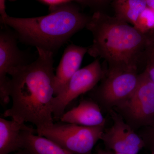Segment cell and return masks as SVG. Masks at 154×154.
I'll use <instances>...</instances> for the list:
<instances>
[{
	"label": "cell",
	"instance_id": "ba28073f",
	"mask_svg": "<svg viewBox=\"0 0 154 154\" xmlns=\"http://www.w3.org/2000/svg\"><path fill=\"white\" fill-rule=\"evenodd\" d=\"M121 107L136 122L152 126L154 124V85L144 71L132 96Z\"/></svg>",
	"mask_w": 154,
	"mask_h": 154
},
{
	"label": "cell",
	"instance_id": "ffe728a7",
	"mask_svg": "<svg viewBox=\"0 0 154 154\" xmlns=\"http://www.w3.org/2000/svg\"><path fill=\"white\" fill-rule=\"evenodd\" d=\"M107 0H81V2H84L92 5L98 6L102 5Z\"/></svg>",
	"mask_w": 154,
	"mask_h": 154
},
{
	"label": "cell",
	"instance_id": "7402d4cb",
	"mask_svg": "<svg viewBox=\"0 0 154 154\" xmlns=\"http://www.w3.org/2000/svg\"><path fill=\"white\" fill-rule=\"evenodd\" d=\"M148 8L154 10V0H145Z\"/></svg>",
	"mask_w": 154,
	"mask_h": 154
},
{
	"label": "cell",
	"instance_id": "277c9868",
	"mask_svg": "<svg viewBox=\"0 0 154 154\" xmlns=\"http://www.w3.org/2000/svg\"><path fill=\"white\" fill-rule=\"evenodd\" d=\"M104 126H83L60 122L36 129V133L73 153L91 154L96 143L102 138Z\"/></svg>",
	"mask_w": 154,
	"mask_h": 154
},
{
	"label": "cell",
	"instance_id": "7a4b0ae2",
	"mask_svg": "<svg viewBox=\"0 0 154 154\" xmlns=\"http://www.w3.org/2000/svg\"><path fill=\"white\" fill-rule=\"evenodd\" d=\"M86 28L93 36L88 52L104 59L110 68L137 69L145 49L151 44L146 34L134 26L100 11L91 17Z\"/></svg>",
	"mask_w": 154,
	"mask_h": 154
},
{
	"label": "cell",
	"instance_id": "603a6c76",
	"mask_svg": "<svg viewBox=\"0 0 154 154\" xmlns=\"http://www.w3.org/2000/svg\"><path fill=\"white\" fill-rule=\"evenodd\" d=\"M10 154H31L30 153V152L28 151V150L25 149H22L18 151L15 152L13 153Z\"/></svg>",
	"mask_w": 154,
	"mask_h": 154
},
{
	"label": "cell",
	"instance_id": "44dd1931",
	"mask_svg": "<svg viewBox=\"0 0 154 154\" xmlns=\"http://www.w3.org/2000/svg\"><path fill=\"white\" fill-rule=\"evenodd\" d=\"M150 46L149 51V57L154 58V41L151 43Z\"/></svg>",
	"mask_w": 154,
	"mask_h": 154
},
{
	"label": "cell",
	"instance_id": "4fadbf2b",
	"mask_svg": "<svg viewBox=\"0 0 154 154\" xmlns=\"http://www.w3.org/2000/svg\"><path fill=\"white\" fill-rule=\"evenodd\" d=\"M36 129L24 131L22 135L23 148L31 154H75L62 147L44 137L35 135Z\"/></svg>",
	"mask_w": 154,
	"mask_h": 154
},
{
	"label": "cell",
	"instance_id": "d6986e66",
	"mask_svg": "<svg viewBox=\"0 0 154 154\" xmlns=\"http://www.w3.org/2000/svg\"><path fill=\"white\" fill-rule=\"evenodd\" d=\"M151 131L148 138V143L153 151L154 150V124L152 126Z\"/></svg>",
	"mask_w": 154,
	"mask_h": 154
},
{
	"label": "cell",
	"instance_id": "3957f363",
	"mask_svg": "<svg viewBox=\"0 0 154 154\" xmlns=\"http://www.w3.org/2000/svg\"><path fill=\"white\" fill-rule=\"evenodd\" d=\"M69 3L51 6L46 16L18 18L8 16L1 24L12 28L26 44L54 52L75 34L86 28L91 17Z\"/></svg>",
	"mask_w": 154,
	"mask_h": 154
},
{
	"label": "cell",
	"instance_id": "2e32d148",
	"mask_svg": "<svg viewBox=\"0 0 154 154\" xmlns=\"http://www.w3.org/2000/svg\"><path fill=\"white\" fill-rule=\"evenodd\" d=\"M145 71L154 85V58L149 57Z\"/></svg>",
	"mask_w": 154,
	"mask_h": 154
},
{
	"label": "cell",
	"instance_id": "9c48e42d",
	"mask_svg": "<svg viewBox=\"0 0 154 154\" xmlns=\"http://www.w3.org/2000/svg\"><path fill=\"white\" fill-rule=\"evenodd\" d=\"M112 126L104 131L101 140L114 153L137 154L145 146L144 141L140 137L121 117L113 114Z\"/></svg>",
	"mask_w": 154,
	"mask_h": 154
},
{
	"label": "cell",
	"instance_id": "ac0fdd59",
	"mask_svg": "<svg viewBox=\"0 0 154 154\" xmlns=\"http://www.w3.org/2000/svg\"><path fill=\"white\" fill-rule=\"evenodd\" d=\"M6 0H0V14H1V20H3L8 17L6 11Z\"/></svg>",
	"mask_w": 154,
	"mask_h": 154
},
{
	"label": "cell",
	"instance_id": "5b68a950",
	"mask_svg": "<svg viewBox=\"0 0 154 154\" xmlns=\"http://www.w3.org/2000/svg\"><path fill=\"white\" fill-rule=\"evenodd\" d=\"M98 59L80 69L71 78L63 91L54 96L52 102L54 119L60 120L67 107L80 95L91 91L104 76Z\"/></svg>",
	"mask_w": 154,
	"mask_h": 154
},
{
	"label": "cell",
	"instance_id": "9a60e30c",
	"mask_svg": "<svg viewBox=\"0 0 154 154\" xmlns=\"http://www.w3.org/2000/svg\"><path fill=\"white\" fill-rule=\"evenodd\" d=\"M134 27L141 33L146 34L154 29V11L147 7L138 17Z\"/></svg>",
	"mask_w": 154,
	"mask_h": 154
},
{
	"label": "cell",
	"instance_id": "8fae6325",
	"mask_svg": "<svg viewBox=\"0 0 154 154\" xmlns=\"http://www.w3.org/2000/svg\"><path fill=\"white\" fill-rule=\"evenodd\" d=\"M61 122L86 126L105 125V119L98 104L90 99H84L79 105L65 112Z\"/></svg>",
	"mask_w": 154,
	"mask_h": 154
},
{
	"label": "cell",
	"instance_id": "d4e9b609",
	"mask_svg": "<svg viewBox=\"0 0 154 154\" xmlns=\"http://www.w3.org/2000/svg\"><path fill=\"white\" fill-rule=\"evenodd\" d=\"M122 154V153H115V154Z\"/></svg>",
	"mask_w": 154,
	"mask_h": 154
},
{
	"label": "cell",
	"instance_id": "5bb4252c",
	"mask_svg": "<svg viewBox=\"0 0 154 154\" xmlns=\"http://www.w3.org/2000/svg\"><path fill=\"white\" fill-rule=\"evenodd\" d=\"M115 17L134 25L147 6L145 0H114Z\"/></svg>",
	"mask_w": 154,
	"mask_h": 154
},
{
	"label": "cell",
	"instance_id": "30bf717a",
	"mask_svg": "<svg viewBox=\"0 0 154 154\" xmlns=\"http://www.w3.org/2000/svg\"><path fill=\"white\" fill-rule=\"evenodd\" d=\"M88 50V48L74 44L69 45L65 49L55 73L54 96L63 91L71 78L79 69Z\"/></svg>",
	"mask_w": 154,
	"mask_h": 154
},
{
	"label": "cell",
	"instance_id": "e0dca14e",
	"mask_svg": "<svg viewBox=\"0 0 154 154\" xmlns=\"http://www.w3.org/2000/svg\"><path fill=\"white\" fill-rule=\"evenodd\" d=\"M43 2L48 4L51 6L58 5L65 3H69L72 1L81 2V0H41Z\"/></svg>",
	"mask_w": 154,
	"mask_h": 154
},
{
	"label": "cell",
	"instance_id": "6da1fadb",
	"mask_svg": "<svg viewBox=\"0 0 154 154\" xmlns=\"http://www.w3.org/2000/svg\"><path fill=\"white\" fill-rule=\"evenodd\" d=\"M36 49L38 55L36 60L9 73L12 106L3 116L19 122H30L40 129L54 123L55 73L54 53Z\"/></svg>",
	"mask_w": 154,
	"mask_h": 154
},
{
	"label": "cell",
	"instance_id": "484cf974",
	"mask_svg": "<svg viewBox=\"0 0 154 154\" xmlns=\"http://www.w3.org/2000/svg\"><path fill=\"white\" fill-rule=\"evenodd\" d=\"M152 154H154V150L153 151L152 153Z\"/></svg>",
	"mask_w": 154,
	"mask_h": 154
},
{
	"label": "cell",
	"instance_id": "cb8c5ba5",
	"mask_svg": "<svg viewBox=\"0 0 154 154\" xmlns=\"http://www.w3.org/2000/svg\"><path fill=\"white\" fill-rule=\"evenodd\" d=\"M97 154H111L103 150L102 149L98 150L97 151Z\"/></svg>",
	"mask_w": 154,
	"mask_h": 154
},
{
	"label": "cell",
	"instance_id": "4316f807",
	"mask_svg": "<svg viewBox=\"0 0 154 154\" xmlns=\"http://www.w3.org/2000/svg\"></svg>",
	"mask_w": 154,
	"mask_h": 154
},
{
	"label": "cell",
	"instance_id": "8992f818",
	"mask_svg": "<svg viewBox=\"0 0 154 154\" xmlns=\"http://www.w3.org/2000/svg\"><path fill=\"white\" fill-rule=\"evenodd\" d=\"M137 69L110 68L99 91L97 97L109 106L121 107L132 96L139 81Z\"/></svg>",
	"mask_w": 154,
	"mask_h": 154
},
{
	"label": "cell",
	"instance_id": "7c38bea8",
	"mask_svg": "<svg viewBox=\"0 0 154 154\" xmlns=\"http://www.w3.org/2000/svg\"><path fill=\"white\" fill-rule=\"evenodd\" d=\"M34 129L25 122L0 118V154H10L23 149L22 135Z\"/></svg>",
	"mask_w": 154,
	"mask_h": 154
},
{
	"label": "cell",
	"instance_id": "52a82bcc",
	"mask_svg": "<svg viewBox=\"0 0 154 154\" xmlns=\"http://www.w3.org/2000/svg\"><path fill=\"white\" fill-rule=\"evenodd\" d=\"M18 37L14 31L2 28L0 31V98L4 105L10 102L7 76L14 69L30 63L25 52L17 45Z\"/></svg>",
	"mask_w": 154,
	"mask_h": 154
}]
</instances>
